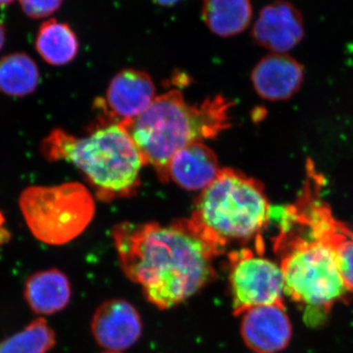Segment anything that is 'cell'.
<instances>
[{
	"label": "cell",
	"instance_id": "obj_8",
	"mask_svg": "<svg viewBox=\"0 0 353 353\" xmlns=\"http://www.w3.org/2000/svg\"><path fill=\"white\" fill-rule=\"evenodd\" d=\"M157 97L152 78L141 70L128 68L118 72L109 83L105 97L94 101L97 120L126 124L141 115Z\"/></svg>",
	"mask_w": 353,
	"mask_h": 353
},
{
	"label": "cell",
	"instance_id": "obj_19",
	"mask_svg": "<svg viewBox=\"0 0 353 353\" xmlns=\"http://www.w3.org/2000/svg\"><path fill=\"white\" fill-rule=\"evenodd\" d=\"M321 236L336 255L339 270L348 292H353L352 230L334 216L323 228Z\"/></svg>",
	"mask_w": 353,
	"mask_h": 353
},
{
	"label": "cell",
	"instance_id": "obj_15",
	"mask_svg": "<svg viewBox=\"0 0 353 353\" xmlns=\"http://www.w3.org/2000/svg\"><path fill=\"white\" fill-rule=\"evenodd\" d=\"M250 0H203L201 17L213 34L230 38L245 32L252 22Z\"/></svg>",
	"mask_w": 353,
	"mask_h": 353
},
{
	"label": "cell",
	"instance_id": "obj_14",
	"mask_svg": "<svg viewBox=\"0 0 353 353\" xmlns=\"http://www.w3.org/2000/svg\"><path fill=\"white\" fill-rule=\"evenodd\" d=\"M72 289L68 277L58 269L39 271L26 281L24 296L34 313L52 315L67 307Z\"/></svg>",
	"mask_w": 353,
	"mask_h": 353
},
{
	"label": "cell",
	"instance_id": "obj_5",
	"mask_svg": "<svg viewBox=\"0 0 353 353\" xmlns=\"http://www.w3.org/2000/svg\"><path fill=\"white\" fill-rule=\"evenodd\" d=\"M270 213L261 182L226 167L201 192L190 219L208 240L225 250L230 243L261 238Z\"/></svg>",
	"mask_w": 353,
	"mask_h": 353
},
{
	"label": "cell",
	"instance_id": "obj_24",
	"mask_svg": "<svg viewBox=\"0 0 353 353\" xmlns=\"http://www.w3.org/2000/svg\"><path fill=\"white\" fill-rule=\"evenodd\" d=\"M2 222H3V217H2V214L0 213V225L2 224Z\"/></svg>",
	"mask_w": 353,
	"mask_h": 353
},
{
	"label": "cell",
	"instance_id": "obj_4",
	"mask_svg": "<svg viewBox=\"0 0 353 353\" xmlns=\"http://www.w3.org/2000/svg\"><path fill=\"white\" fill-rule=\"evenodd\" d=\"M277 214H270L279 225L273 246L280 259L285 294L307 311H328L348 292L333 250L297 219L290 205Z\"/></svg>",
	"mask_w": 353,
	"mask_h": 353
},
{
	"label": "cell",
	"instance_id": "obj_20",
	"mask_svg": "<svg viewBox=\"0 0 353 353\" xmlns=\"http://www.w3.org/2000/svg\"><path fill=\"white\" fill-rule=\"evenodd\" d=\"M23 12L32 19H43L57 12L63 0H19Z\"/></svg>",
	"mask_w": 353,
	"mask_h": 353
},
{
	"label": "cell",
	"instance_id": "obj_18",
	"mask_svg": "<svg viewBox=\"0 0 353 353\" xmlns=\"http://www.w3.org/2000/svg\"><path fill=\"white\" fill-rule=\"evenodd\" d=\"M57 334L44 318H38L18 333L0 341V353H48Z\"/></svg>",
	"mask_w": 353,
	"mask_h": 353
},
{
	"label": "cell",
	"instance_id": "obj_21",
	"mask_svg": "<svg viewBox=\"0 0 353 353\" xmlns=\"http://www.w3.org/2000/svg\"><path fill=\"white\" fill-rule=\"evenodd\" d=\"M153 1L160 6L171 7L178 3L180 0H153Z\"/></svg>",
	"mask_w": 353,
	"mask_h": 353
},
{
	"label": "cell",
	"instance_id": "obj_7",
	"mask_svg": "<svg viewBox=\"0 0 353 353\" xmlns=\"http://www.w3.org/2000/svg\"><path fill=\"white\" fill-rule=\"evenodd\" d=\"M261 252L241 248L229 253V282L234 314L259 306L285 305L284 278L280 266Z\"/></svg>",
	"mask_w": 353,
	"mask_h": 353
},
{
	"label": "cell",
	"instance_id": "obj_12",
	"mask_svg": "<svg viewBox=\"0 0 353 353\" xmlns=\"http://www.w3.org/2000/svg\"><path fill=\"white\" fill-rule=\"evenodd\" d=\"M304 68L287 53H270L255 65L252 72L253 88L269 101H287L299 92Z\"/></svg>",
	"mask_w": 353,
	"mask_h": 353
},
{
	"label": "cell",
	"instance_id": "obj_22",
	"mask_svg": "<svg viewBox=\"0 0 353 353\" xmlns=\"http://www.w3.org/2000/svg\"><path fill=\"white\" fill-rule=\"evenodd\" d=\"M6 28H4V25L2 24L1 21H0V51H1L2 48H3L4 43H6Z\"/></svg>",
	"mask_w": 353,
	"mask_h": 353
},
{
	"label": "cell",
	"instance_id": "obj_13",
	"mask_svg": "<svg viewBox=\"0 0 353 353\" xmlns=\"http://www.w3.org/2000/svg\"><path fill=\"white\" fill-rule=\"evenodd\" d=\"M221 171L216 153L203 143L185 146L172 158L168 178L190 192H202L209 187Z\"/></svg>",
	"mask_w": 353,
	"mask_h": 353
},
{
	"label": "cell",
	"instance_id": "obj_6",
	"mask_svg": "<svg viewBox=\"0 0 353 353\" xmlns=\"http://www.w3.org/2000/svg\"><path fill=\"white\" fill-rule=\"evenodd\" d=\"M19 208L32 236L50 245L75 240L95 213L94 196L76 182L27 188L20 194Z\"/></svg>",
	"mask_w": 353,
	"mask_h": 353
},
{
	"label": "cell",
	"instance_id": "obj_10",
	"mask_svg": "<svg viewBox=\"0 0 353 353\" xmlns=\"http://www.w3.org/2000/svg\"><path fill=\"white\" fill-rule=\"evenodd\" d=\"M90 329L97 345L109 352H121L138 343L143 334V321L129 301L109 299L95 310Z\"/></svg>",
	"mask_w": 353,
	"mask_h": 353
},
{
	"label": "cell",
	"instance_id": "obj_1",
	"mask_svg": "<svg viewBox=\"0 0 353 353\" xmlns=\"http://www.w3.org/2000/svg\"><path fill=\"white\" fill-rule=\"evenodd\" d=\"M112 234L125 275L161 310L183 303L212 283L217 275L215 259L225 252L190 218L168 225L123 222Z\"/></svg>",
	"mask_w": 353,
	"mask_h": 353
},
{
	"label": "cell",
	"instance_id": "obj_17",
	"mask_svg": "<svg viewBox=\"0 0 353 353\" xmlns=\"http://www.w3.org/2000/svg\"><path fill=\"white\" fill-rule=\"evenodd\" d=\"M41 73L38 64L27 53L15 52L0 58V92L12 97L34 94Z\"/></svg>",
	"mask_w": 353,
	"mask_h": 353
},
{
	"label": "cell",
	"instance_id": "obj_11",
	"mask_svg": "<svg viewBox=\"0 0 353 353\" xmlns=\"http://www.w3.org/2000/svg\"><path fill=\"white\" fill-rule=\"evenodd\" d=\"M292 332L285 305L259 306L243 314L241 336L255 352L274 353L284 350L289 345Z\"/></svg>",
	"mask_w": 353,
	"mask_h": 353
},
{
	"label": "cell",
	"instance_id": "obj_23",
	"mask_svg": "<svg viewBox=\"0 0 353 353\" xmlns=\"http://www.w3.org/2000/svg\"><path fill=\"white\" fill-rule=\"evenodd\" d=\"M14 0H0V7H4L12 3Z\"/></svg>",
	"mask_w": 353,
	"mask_h": 353
},
{
	"label": "cell",
	"instance_id": "obj_25",
	"mask_svg": "<svg viewBox=\"0 0 353 353\" xmlns=\"http://www.w3.org/2000/svg\"><path fill=\"white\" fill-rule=\"evenodd\" d=\"M102 353H122L119 352H109V350H106V352H102Z\"/></svg>",
	"mask_w": 353,
	"mask_h": 353
},
{
	"label": "cell",
	"instance_id": "obj_3",
	"mask_svg": "<svg viewBox=\"0 0 353 353\" xmlns=\"http://www.w3.org/2000/svg\"><path fill=\"white\" fill-rule=\"evenodd\" d=\"M39 148L48 161L64 160L74 165L101 201L134 196L141 187L145 162L120 124L97 120L83 137L57 128L41 141Z\"/></svg>",
	"mask_w": 353,
	"mask_h": 353
},
{
	"label": "cell",
	"instance_id": "obj_16",
	"mask_svg": "<svg viewBox=\"0 0 353 353\" xmlns=\"http://www.w3.org/2000/svg\"><path fill=\"white\" fill-rule=\"evenodd\" d=\"M80 48L76 32L67 23L50 19L39 27L36 50L46 63L64 66L77 57Z\"/></svg>",
	"mask_w": 353,
	"mask_h": 353
},
{
	"label": "cell",
	"instance_id": "obj_2",
	"mask_svg": "<svg viewBox=\"0 0 353 353\" xmlns=\"http://www.w3.org/2000/svg\"><path fill=\"white\" fill-rule=\"evenodd\" d=\"M233 106V101L220 94L190 104L181 90H172L158 95L145 112L121 126L131 136L145 165L153 168L161 182L168 183L174 155L229 129Z\"/></svg>",
	"mask_w": 353,
	"mask_h": 353
},
{
	"label": "cell",
	"instance_id": "obj_9",
	"mask_svg": "<svg viewBox=\"0 0 353 353\" xmlns=\"http://www.w3.org/2000/svg\"><path fill=\"white\" fill-rule=\"evenodd\" d=\"M305 34L301 11L288 0H275L260 10L253 25V41L272 53H287Z\"/></svg>",
	"mask_w": 353,
	"mask_h": 353
}]
</instances>
